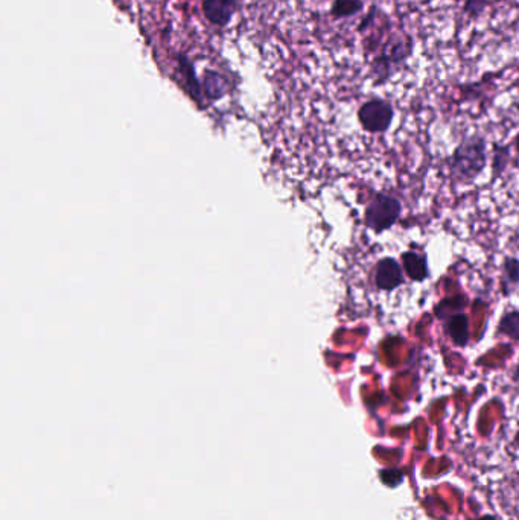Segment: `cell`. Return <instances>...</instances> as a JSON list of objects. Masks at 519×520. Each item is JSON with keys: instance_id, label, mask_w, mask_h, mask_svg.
I'll use <instances>...</instances> for the list:
<instances>
[{"instance_id": "cell-1", "label": "cell", "mask_w": 519, "mask_h": 520, "mask_svg": "<svg viewBox=\"0 0 519 520\" xmlns=\"http://www.w3.org/2000/svg\"><path fill=\"white\" fill-rule=\"evenodd\" d=\"M414 54V39L408 32L395 28L369 58L370 78L375 87L386 86L396 73L407 67Z\"/></svg>"}, {"instance_id": "cell-2", "label": "cell", "mask_w": 519, "mask_h": 520, "mask_svg": "<svg viewBox=\"0 0 519 520\" xmlns=\"http://www.w3.org/2000/svg\"><path fill=\"white\" fill-rule=\"evenodd\" d=\"M488 166V142L481 134L462 139L451 157L446 160L449 178L456 186L474 183Z\"/></svg>"}, {"instance_id": "cell-3", "label": "cell", "mask_w": 519, "mask_h": 520, "mask_svg": "<svg viewBox=\"0 0 519 520\" xmlns=\"http://www.w3.org/2000/svg\"><path fill=\"white\" fill-rule=\"evenodd\" d=\"M401 216V200L387 192H373L364 207V224L375 235L392 230Z\"/></svg>"}, {"instance_id": "cell-4", "label": "cell", "mask_w": 519, "mask_h": 520, "mask_svg": "<svg viewBox=\"0 0 519 520\" xmlns=\"http://www.w3.org/2000/svg\"><path fill=\"white\" fill-rule=\"evenodd\" d=\"M395 116V105L379 96L367 99L357 110L358 124L369 134H386L392 128Z\"/></svg>"}, {"instance_id": "cell-5", "label": "cell", "mask_w": 519, "mask_h": 520, "mask_svg": "<svg viewBox=\"0 0 519 520\" xmlns=\"http://www.w3.org/2000/svg\"><path fill=\"white\" fill-rule=\"evenodd\" d=\"M372 283L378 291L392 292L401 288L405 283L404 268L401 260L392 256L381 257L376 260L372 270Z\"/></svg>"}, {"instance_id": "cell-6", "label": "cell", "mask_w": 519, "mask_h": 520, "mask_svg": "<svg viewBox=\"0 0 519 520\" xmlns=\"http://www.w3.org/2000/svg\"><path fill=\"white\" fill-rule=\"evenodd\" d=\"M201 11L211 25L226 28L238 11V0H203Z\"/></svg>"}, {"instance_id": "cell-7", "label": "cell", "mask_w": 519, "mask_h": 520, "mask_svg": "<svg viewBox=\"0 0 519 520\" xmlns=\"http://www.w3.org/2000/svg\"><path fill=\"white\" fill-rule=\"evenodd\" d=\"M443 330L448 340L454 344V347L466 349L471 338V329H469V317L465 311L456 312V314L448 315L443 318Z\"/></svg>"}, {"instance_id": "cell-8", "label": "cell", "mask_w": 519, "mask_h": 520, "mask_svg": "<svg viewBox=\"0 0 519 520\" xmlns=\"http://www.w3.org/2000/svg\"><path fill=\"white\" fill-rule=\"evenodd\" d=\"M399 260L404 268L405 277H408L411 282L422 283L430 279V264H428V256L424 251H404Z\"/></svg>"}, {"instance_id": "cell-9", "label": "cell", "mask_w": 519, "mask_h": 520, "mask_svg": "<svg viewBox=\"0 0 519 520\" xmlns=\"http://www.w3.org/2000/svg\"><path fill=\"white\" fill-rule=\"evenodd\" d=\"M501 294L510 297L519 288V257L506 256L501 264Z\"/></svg>"}, {"instance_id": "cell-10", "label": "cell", "mask_w": 519, "mask_h": 520, "mask_svg": "<svg viewBox=\"0 0 519 520\" xmlns=\"http://www.w3.org/2000/svg\"><path fill=\"white\" fill-rule=\"evenodd\" d=\"M201 87H203L204 92L212 101H217V99L226 95L227 90H229V81L220 72L209 69L204 72Z\"/></svg>"}, {"instance_id": "cell-11", "label": "cell", "mask_w": 519, "mask_h": 520, "mask_svg": "<svg viewBox=\"0 0 519 520\" xmlns=\"http://www.w3.org/2000/svg\"><path fill=\"white\" fill-rule=\"evenodd\" d=\"M364 11V0H332L331 14L332 19L344 20L352 19Z\"/></svg>"}, {"instance_id": "cell-12", "label": "cell", "mask_w": 519, "mask_h": 520, "mask_svg": "<svg viewBox=\"0 0 519 520\" xmlns=\"http://www.w3.org/2000/svg\"><path fill=\"white\" fill-rule=\"evenodd\" d=\"M497 333L500 337L509 338L512 341H519V311L504 312L498 321Z\"/></svg>"}, {"instance_id": "cell-13", "label": "cell", "mask_w": 519, "mask_h": 520, "mask_svg": "<svg viewBox=\"0 0 519 520\" xmlns=\"http://www.w3.org/2000/svg\"><path fill=\"white\" fill-rule=\"evenodd\" d=\"M177 64H179L180 73L185 78V84L188 86V92L191 93L194 98H200L201 95V84L198 83L197 77H195L194 64L189 61L186 54L177 55Z\"/></svg>"}, {"instance_id": "cell-14", "label": "cell", "mask_w": 519, "mask_h": 520, "mask_svg": "<svg viewBox=\"0 0 519 520\" xmlns=\"http://www.w3.org/2000/svg\"><path fill=\"white\" fill-rule=\"evenodd\" d=\"M468 306V300L463 295H454L451 299H443L439 305L434 308V315L439 320L448 317V315L456 314V312L463 311Z\"/></svg>"}, {"instance_id": "cell-15", "label": "cell", "mask_w": 519, "mask_h": 520, "mask_svg": "<svg viewBox=\"0 0 519 520\" xmlns=\"http://www.w3.org/2000/svg\"><path fill=\"white\" fill-rule=\"evenodd\" d=\"M494 163H492V180L495 178L501 177L504 171L507 168V162H509V146L498 145L495 143L494 145Z\"/></svg>"}, {"instance_id": "cell-16", "label": "cell", "mask_w": 519, "mask_h": 520, "mask_svg": "<svg viewBox=\"0 0 519 520\" xmlns=\"http://www.w3.org/2000/svg\"><path fill=\"white\" fill-rule=\"evenodd\" d=\"M491 0H463L462 11L469 20H478L488 10Z\"/></svg>"}, {"instance_id": "cell-17", "label": "cell", "mask_w": 519, "mask_h": 520, "mask_svg": "<svg viewBox=\"0 0 519 520\" xmlns=\"http://www.w3.org/2000/svg\"><path fill=\"white\" fill-rule=\"evenodd\" d=\"M513 381H515V384L519 385V359L518 364H516L515 375H513Z\"/></svg>"}, {"instance_id": "cell-18", "label": "cell", "mask_w": 519, "mask_h": 520, "mask_svg": "<svg viewBox=\"0 0 519 520\" xmlns=\"http://www.w3.org/2000/svg\"><path fill=\"white\" fill-rule=\"evenodd\" d=\"M513 148H515L516 153L519 154V133L516 134L515 139H513Z\"/></svg>"}, {"instance_id": "cell-19", "label": "cell", "mask_w": 519, "mask_h": 520, "mask_svg": "<svg viewBox=\"0 0 519 520\" xmlns=\"http://www.w3.org/2000/svg\"><path fill=\"white\" fill-rule=\"evenodd\" d=\"M477 520H498L497 517L492 516V514H483V516L478 517Z\"/></svg>"}, {"instance_id": "cell-20", "label": "cell", "mask_w": 519, "mask_h": 520, "mask_svg": "<svg viewBox=\"0 0 519 520\" xmlns=\"http://www.w3.org/2000/svg\"><path fill=\"white\" fill-rule=\"evenodd\" d=\"M115 2H119V0H115Z\"/></svg>"}]
</instances>
